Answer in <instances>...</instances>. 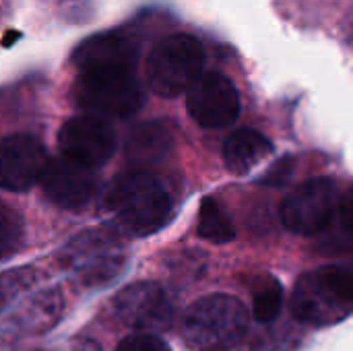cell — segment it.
Masks as SVG:
<instances>
[{
    "mask_svg": "<svg viewBox=\"0 0 353 351\" xmlns=\"http://www.w3.org/2000/svg\"><path fill=\"white\" fill-rule=\"evenodd\" d=\"M50 159L46 147L31 134H8L0 149V184L8 192H25L41 182Z\"/></svg>",
    "mask_w": 353,
    "mask_h": 351,
    "instance_id": "cell-11",
    "label": "cell"
},
{
    "mask_svg": "<svg viewBox=\"0 0 353 351\" xmlns=\"http://www.w3.org/2000/svg\"><path fill=\"white\" fill-rule=\"evenodd\" d=\"M283 308V290L281 283L271 277H259L252 285V317L261 325H271L277 321Z\"/></svg>",
    "mask_w": 353,
    "mask_h": 351,
    "instance_id": "cell-18",
    "label": "cell"
},
{
    "mask_svg": "<svg viewBox=\"0 0 353 351\" xmlns=\"http://www.w3.org/2000/svg\"><path fill=\"white\" fill-rule=\"evenodd\" d=\"M23 221L21 215L17 211H12L10 207H2V215H0V250H2V261H8L17 248L23 242Z\"/></svg>",
    "mask_w": 353,
    "mask_h": 351,
    "instance_id": "cell-19",
    "label": "cell"
},
{
    "mask_svg": "<svg viewBox=\"0 0 353 351\" xmlns=\"http://www.w3.org/2000/svg\"><path fill=\"white\" fill-rule=\"evenodd\" d=\"M126 265L122 242L103 230H87L74 236L60 252V267L85 290L114 281Z\"/></svg>",
    "mask_w": 353,
    "mask_h": 351,
    "instance_id": "cell-6",
    "label": "cell"
},
{
    "mask_svg": "<svg viewBox=\"0 0 353 351\" xmlns=\"http://www.w3.org/2000/svg\"><path fill=\"white\" fill-rule=\"evenodd\" d=\"M248 333L246 306L228 294L205 296L182 317V337L194 351H228Z\"/></svg>",
    "mask_w": 353,
    "mask_h": 351,
    "instance_id": "cell-3",
    "label": "cell"
},
{
    "mask_svg": "<svg viewBox=\"0 0 353 351\" xmlns=\"http://www.w3.org/2000/svg\"><path fill=\"white\" fill-rule=\"evenodd\" d=\"M116 351H172L170 345L153 333H132L120 341Z\"/></svg>",
    "mask_w": 353,
    "mask_h": 351,
    "instance_id": "cell-21",
    "label": "cell"
},
{
    "mask_svg": "<svg viewBox=\"0 0 353 351\" xmlns=\"http://www.w3.org/2000/svg\"><path fill=\"white\" fill-rule=\"evenodd\" d=\"M196 232L203 240H207L211 244H228L236 238V230H234V223H232L228 211L221 207L219 201H215L211 197H207L201 203Z\"/></svg>",
    "mask_w": 353,
    "mask_h": 351,
    "instance_id": "cell-17",
    "label": "cell"
},
{
    "mask_svg": "<svg viewBox=\"0 0 353 351\" xmlns=\"http://www.w3.org/2000/svg\"><path fill=\"white\" fill-rule=\"evenodd\" d=\"M105 205L118 225L137 238L159 232L174 213V201L165 184L143 170L116 178L108 188Z\"/></svg>",
    "mask_w": 353,
    "mask_h": 351,
    "instance_id": "cell-1",
    "label": "cell"
},
{
    "mask_svg": "<svg viewBox=\"0 0 353 351\" xmlns=\"http://www.w3.org/2000/svg\"><path fill=\"white\" fill-rule=\"evenodd\" d=\"M39 184L52 205L74 211L91 201L97 180L91 168H85L68 157H56L50 159Z\"/></svg>",
    "mask_w": 353,
    "mask_h": 351,
    "instance_id": "cell-12",
    "label": "cell"
},
{
    "mask_svg": "<svg viewBox=\"0 0 353 351\" xmlns=\"http://www.w3.org/2000/svg\"><path fill=\"white\" fill-rule=\"evenodd\" d=\"M72 60L81 70L97 68V66H128V68H132L134 60H137V46L120 33L95 35L77 48Z\"/></svg>",
    "mask_w": 353,
    "mask_h": 351,
    "instance_id": "cell-14",
    "label": "cell"
},
{
    "mask_svg": "<svg viewBox=\"0 0 353 351\" xmlns=\"http://www.w3.org/2000/svg\"><path fill=\"white\" fill-rule=\"evenodd\" d=\"M341 209V197L335 180L314 178L294 188L281 205L283 225L300 236L325 232Z\"/></svg>",
    "mask_w": 353,
    "mask_h": 351,
    "instance_id": "cell-7",
    "label": "cell"
},
{
    "mask_svg": "<svg viewBox=\"0 0 353 351\" xmlns=\"http://www.w3.org/2000/svg\"><path fill=\"white\" fill-rule=\"evenodd\" d=\"M205 50L201 41L186 33H174L153 46L147 58V83L161 97H178L203 74Z\"/></svg>",
    "mask_w": 353,
    "mask_h": 351,
    "instance_id": "cell-5",
    "label": "cell"
},
{
    "mask_svg": "<svg viewBox=\"0 0 353 351\" xmlns=\"http://www.w3.org/2000/svg\"><path fill=\"white\" fill-rule=\"evenodd\" d=\"M186 110L203 128H225L240 114V95L221 72H203L186 93Z\"/></svg>",
    "mask_w": 353,
    "mask_h": 351,
    "instance_id": "cell-10",
    "label": "cell"
},
{
    "mask_svg": "<svg viewBox=\"0 0 353 351\" xmlns=\"http://www.w3.org/2000/svg\"><path fill=\"white\" fill-rule=\"evenodd\" d=\"M292 314L310 327H333L353 314V271L319 267L304 273L292 294Z\"/></svg>",
    "mask_w": 353,
    "mask_h": 351,
    "instance_id": "cell-2",
    "label": "cell"
},
{
    "mask_svg": "<svg viewBox=\"0 0 353 351\" xmlns=\"http://www.w3.org/2000/svg\"><path fill=\"white\" fill-rule=\"evenodd\" d=\"M112 308L116 319L137 331V333H159L172 325L174 308L165 292L157 283L139 281L122 288L114 300Z\"/></svg>",
    "mask_w": 353,
    "mask_h": 351,
    "instance_id": "cell-9",
    "label": "cell"
},
{
    "mask_svg": "<svg viewBox=\"0 0 353 351\" xmlns=\"http://www.w3.org/2000/svg\"><path fill=\"white\" fill-rule=\"evenodd\" d=\"M339 217L343 228L353 236V186L341 197V209H339Z\"/></svg>",
    "mask_w": 353,
    "mask_h": 351,
    "instance_id": "cell-23",
    "label": "cell"
},
{
    "mask_svg": "<svg viewBox=\"0 0 353 351\" xmlns=\"http://www.w3.org/2000/svg\"><path fill=\"white\" fill-rule=\"evenodd\" d=\"M64 310V298L58 288L41 290L19 304L4 319V335H41L52 329Z\"/></svg>",
    "mask_w": 353,
    "mask_h": 351,
    "instance_id": "cell-13",
    "label": "cell"
},
{
    "mask_svg": "<svg viewBox=\"0 0 353 351\" xmlns=\"http://www.w3.org/2000/svg\"><path fill=\"white\" fill-rule=\"evenodd\" d=\"M172 151V134L161 122H145L130 130L124 153L126 159L139 166H151L168 157Z\"/></svg>",
    "mask_w": 353,
    "mask_h": 351,
    "instance_id": "cell-16",
    "label": "cell"
},
{
    "mask_svg": "<svg viewBox=\"0 0 353 351\" xmlns=\"http://www.w3.org/2000/svg\"><path fill=\"white\" fill-rule=\"evenodd\" d=\"M294 176V157L288 155L283 159H279L269 172L267 176H263V182L267 186H285Z\"/></svg>",
    "mask_w": 353,
    "mask_h": 351,
    "instance_id": "cell-22",
    "label": "cell"
},
{
    "mask_svg": "<svg viewBox=\"0 0 353 351\" xmlns=\"http://www.w3.org/2000/svg\"><path fill=\"white\" fill-rule=\"evenodd\" d=\"M39 275L33 267H21V269H12V271H6L2 275V306L6 308L12 300H17L23 292L31 290L35 283H37Z\"/></svg>",
    "mask_w": 353,
    "mask_h": 351,
    "instance_id": "cell-20",
    "label": "cell"
},
{
    "mask_svg": "<svg viewBox=\"0 0 353 351\" xmlns=\"http://www.w3.org/2000/svg\"><path fill=\"white\" fill-rule=\"evenodd\" d=\"M79 108L93 116L128 118L137 114L145 101L143 87L128 66H97L81 70L74 89Z\"/></svg>",
    "mask_w": 353,
    "mask_h": 351,
    "instance_id": "cell-4",
    "label": "cell"
},
{
    "mask_svg": "<svg viewBox=\"0 0 353 351\" xmlns=\"http://www.w3.org/2000/svg\"><path fill=\"white\" fill-rule=\"evenodd\" d=\"M271 153H273V143L263 132L252 128H240L232 132L223 145L225 168L236 176H244L252 172Z\"/></svg>",
    "mask_w": 353,
    "mask_h": 351,
    "instance_id": "cell-15",
    "label": "cell"
},
{
    "mask_svg": "<svg viewBox=\"0 0 353 351\" xmlns=\"http://www.w3.org/2000/svg\"><path fill=\"white\" fill-rule=\"evenodd\" d=\"M58 147L62 157L95 170L112 159L116 151V132L105 118L83 114L62 124Z\"/></svg>",
    "mask_w": 353,
    "mask_h": 351,
    "instance_id": "cell-8",
    "label": "cell"
}]
</instances>
